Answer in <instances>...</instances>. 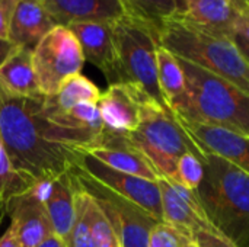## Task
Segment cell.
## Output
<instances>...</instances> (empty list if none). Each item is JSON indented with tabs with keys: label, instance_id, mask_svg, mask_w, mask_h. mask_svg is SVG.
Listing matches in <instances>:
<instances>
[{
	"label": "cell",
	"instance_id": "6da1fadb",
	"mask_svg": "<svg viewBox=\"0 0 249 247\" xmlns=\"http://www.w3.org/2000/svg\"><path fill=\"white\" fill-rule=\"evenodd\" d=\"M42 102L44 96H18L0 84V137L13 167L32 185L70 172L80 156L48 138Z\"/></svg>",
	"mask_w": 249,
	"mask_h": 247
},
{
	"label": "cell",
	"instance_id": "7a4b0ae2",
	"mask_svg": "<svg viewBox=\"0 0 249 247\" xmlns=\"http://www.w3.org/2000/svg\"><path fill=\"white\" fill-rule=\"evenodd\" d=\"M178 60L185 74V96L172 109L174 115L249 137V95L194 63Z\"/></svg>",
	"mask_w": 249,
	"mask_h": 247
},
{
	"label": "cell",
	"instance_id": "3957f363",
	"mask_svg": "<svg viewBox=\"0 0 249 247\" xmlns=\"http://www.w3.org/2000/svg\"><path fill=\"white\" fill-rule=\"evenodd\" d=\"M204 176L196 194L214 227L235 247H249V175L206 153Z\"/></svg>",
	"mask_w": 249,
	"mask_h": 247
},
{
	"label": "cell",
	"instance_id": "277c9868",
	"mask_svg": "<svg viewBox=\"0 0 249 247\" xmlns=\"http://www.w3.org/2000/svg\"><path fill=\"white\" fill-rule=\"evenodd\" d=\"M158 42L174 55L206 68L249 95V63L233 39L204 32L178 16L159 29Z\"/></svg>",
	"mask_w": 249,
	"mask_h": 247
},
{
	"label": "cell",
	"instance_id": "5b68a950",
	"mask_svg": "<svg viewBox=\"0 0 249 247\" xmlns=\"http://www.w3.org/2000/svg\"><path fill=\"white\" fill-rule=\"evenodd\" d=\"M125 137L152 163L160 178L172 182L178 160L185 153L196 154L201 162L206 159V153L194 143L174 112L160 108L152 99L142 106L139 127Z\"/></svg>",
	"mask_w": 249,
	"mask_h": 247
},
{
	"label": "cell",
	"instance_id": "8992f818",
	"mask_svg": "<svg viewBox=\"0 0 249 247\" xmlns=\"http://www.w3.org/2000/svg\"><path fill=\"white\" fill-rule=\"evenodd\" d=\"M118 52L120 83L142 89L160 108L172 112L160 92L158 80V35L149 26L128 16L114 22Z\"/></svg>",
	"mask_w": 249,
	"mask_h": 247
},
{
	"label": "cell",
	"instance_id": "52a82bcc",
	"mask_svg": "<svg viewBox=\"0 0 249 247\" xmlns=\"http://www.w3.org/2000/svg\"><path fill=\"white\" fill-rule=\"evenodd\" d=\"M163 223L175 227L198 247H235L210 221L196 191L159 178Z\"/></svg>",
	"mask_w": 249,
	"mask_h": 247
},
{
	"label": "cell",
	"instance_id": "ba28073f",
	"mask_svg": "<svg viewBox=\"0 0 249 247\" xmlns=\"http://www.w3.org/2000/svg\"><path fill=\"white\" fill-rule=\"evenodd\" d=\"M32 64L41 93L51 96L69 77L80 74L85 57L71 31L57 25L32 49Z\"/></svg>",
	"mask_w": 249,
	"mask_h": 247
},
{
	"label": "cell",
	"instance_id": "9c48e42d",
	"mask_svg": "<svg viewBox=\"0 0 249 247\" xmlns=\"http://www.w3.org/2000/svg\"><path fill=\"white\" fill-rule=\"evenodd\" d=\"M73 170V169H71ZM82 188L90 194L114 227L121 247H149V236L158 221L139 205L111 192L102 185L76 173Z\"/></svg>",
	"mask_w": 249,
	"mask_h": 247
},
{
	"label": "cell",
	"instance_id": "30bf717a",
	"mask_svg": "<svg viewBox=\"0 0 249 247\" xmlns=\"http://www.w3.org/2000/svg\"><path fill=\"white\" fill-rule=\"evenodd\" d=\"M73 170L139 205L158 223H163L162 197L158 182L115 170L86 153H80Z\"/></svg>",
	"mask_w": 249,
	"mask_h": 247
},
{
	"label": "cell",
	"instance_id": "8fae6325",
	"mask_svg": "<svg viewBox=\"0 0 249 247\" xmlns=\"http://www.w3.org/2000/svg\"><path fill=\"white\" fill-rule=\"evenodd\" d=\"M73 172V170H71ZM76 176V175H74ZM74 199V221L69 236V247H121L109 220L95 199L79 183Z\"/></svg>",
	"mask_w": 249,
	"mask_h": 247
},
{
	"label": "cell",
	"instance_id": "7c38bea8",
	"mask_svg": "<svg viewBox=\"0 0 249 247\" xmlns=\"http://www.w3.org/2000/svg\"><path fill=\"white\" fill-rule=\"evenodd\" d=\"M147 99L150 98L134 84H109L98 102L104 131L118 135L131 134L140 124L142 106Z\"/></svg>",
	"mask_w": 249,
	"mask_h": 247
},
{
	"label": "cell",
	"instance_id": "4fadbf2b",
	"mask_svg": "<svg viewBox=\"0 0 249 247\" xmlns=\"http://www.w3.org/2000/svg\"><path fill=\"white\" fill-rule=\"evenodd\" d=\"M67 28L76 36L85 61L99 68L109 84L120 83L114 22H73Z\"/></svg>",
	"mask_w": 249,
	"mask_h": 247
},
{
	"label": "cell",
	"instance_id": "5bb4252c",
	"mask_svg": "<svg viewBox=\"0 0 249 247\" xmlns=\"http://www.w3.org/2000/svg\"><path fill=\"white\" fill-rule=\"evenodd\" d=\"M7 215L22 247H36L54 233L39 185L9 201Z\"/></svg>",
	"mask_w": 249,
	"mask_h": 247
},
{
	"label": "cell",
	"instance_id": "9a60e30c",
	"mask_svg": "<svg viewBox=\"0 0 249 247\" xmlns=\"http://www.w3.org/2000/svg\"><path fill=\"white\" fill-rule=\"evenodd\" d=\"M80 153H86L101 163L133 176L153 182H158L160 178L152 163L133 144H130L125 135L104 131L93 146Z\"/></svg>",
	"mask_w": 249,
	"mask_h": 247
},
{
	"label": "cell",
	"instance_id": "2e32d148",
	"mask_svg": "<svg viewBox=\"0 0 249 247\" xmlns=\"http://www.w3.org/2000/svg\"><path fill=\"white\" fill-rule=\"evenodd\" d=\"M177 119L204 153L222 157L249 175V137L220 127Z\"/></svg>",
	"mask_w": 249,
	"mask_h": 247
},
{
	"label": "cell",
	"instance_id": "e0dca14e",
	"mask_svg": "<svg viewBox=\"0 0 249 247\" xmlns=\"http://www.w3.org/2000/svg\"><path fill=\"white\" fill-rule=\"evenodd\" d=\"M39 186L53 230L67 243L74 221V199L77 191L76 176L70 170L51 182L41 183Z\"/></svg>",
	"mask_w": 249,
	"mask_h": 247
},
{
	"label": "cell",
	"instance_id": "ac0fdd59",
	"mask_svg": "<svg viewBox=\"0 0 249 247\" xmlns=\"http://www.w3.org/2000/svg\"><path fill=\"white\" fill-rule=\"evenodd\" d=\"M182 17L204 32L233 39L239 10L235 0H187Z\"/></svg>",
	"mask_w": 249,
	"mask_h": 247
},
{
	"label": "cell",
	"instance_id": "d6986e66",
	"mask_svg": "<svg viewBox=\"0 0 249 247\" xmlns=\"http://www.w3.org/2000/svg\"><path fill=\"white\" fill-rule=\"evenodd\" d=\"M57 26L41 0H18L13 10L7 39L18 47L34 49L35 45Z\"/></svg>",
	"mask_w": 249,
	"mask_h": 247
},
{
	"label": "cell",
	"instance_id": "ffe728a7",
	"mask_svg": "<svg viewBox=\"0 0 249 247\" xmlns=\"http://www.w3.org/2000/svg\"><path fill=\"white\" fill-rule=\"evenodd\" d=\"M57 25L73 22H115L125 16L120 0H44Z\"/></svg>",
	"mask_w": 249,
	"mask_h": 247
},
{
	"label": "cell",
	"instance_id": "44dd1931",
	"mask_svg": "<svg viewBox=\"0 0 249 247\" xmlns=\"http://www.w3.org/2000/svg\"><path fill=\"white\" fill-rule=\"evenodd\" d=\"M0 84L13 95L23 98L44 96L32 64V49L16 47L0 67Z\"/></svg>",
	"mask_w": 249,
	"mask_h": 247
},
{
	"label": "cell",
	"instance_id": "7402d4cb",
	"mask_svg": "<svg viewBox=\"0 0 249 247\" xmlns=\"http://www.w3.org/2000/svg\"><path fill=\"white\" fill-rule=\"evenodd\" d=\"M125 16L142 22L152 31L159 29L169 20L182 16L187 0H120Z\"/></svg>",
	"mask_w": 249,
	"mask_h": 247
},
{
	"label": "cell",
	"instance_id": "603a6c76",
	"mask_svg": "<svg viewBox=\"0 0 249 247\" xmlns=\"http://www.w3.org/2000/svg\"><path fill=\"white\" fill-rule=\"evenodd\" d=\"M102 92L82 73L69 77L58 90L44 98L45 111H66L80 103H98Z\"/></svg>",
	"mask_w": 249,
	"mask_h": 247
},
{
	"label": "cell",
	"instance_id": "cb8c5ba5",
	"mask_svg": "<svg viewBox=\"0 0 249 247\" xmlns=\"http://www.w3.org/2000/svg\"><path fill=\"white\" fill-rule=\"evenodd\" d=\"M158 80L160 92L172 111L185 96V74L177 55L163 47H158Z\"/></svg>",
	"mask_w": 249,
	"mask_h": 247
},
{
	"label": "cell",
	"instance_id": "d4e9b609",
	"mask_svg": "<svg viewBox=\"0 0 249 247\" xmlns=\"http://www.w3.org/2000/svg\"><path fill=\"white\" fill-rule=\"evenodd\" d=\"M34 186L13 167L0 137V201L7 205L9 201L29 192Z\"/></svg>",
	"mask_w": 249,
	"mask_h": 247
},
{
	"label": "cell",
	"instance_id": "484cf974",
	"mask_svg": "<svg viewBox=\"0 0 249 247\" xmlns=\"http://www.w3.org/2000/svg\"><path fill=\"white\" fill-rule=\"evenodd\" d=\"M204 176L203 162L193 153H185L177 165L175 183L182 185L190 191H197Z\"/></svg>",
	"mask_w": 249,
	"mask_h": 247
},
{
	"label": "cell",
	"instance_id": "4316f807",
	"mask_svg": "<svg viewBox=\"0 0 249 247\" xmlns=\"http://www.w3.org/2000/svg\"><path fill=\"white\" fill-rule=\"evenodd\" d=\"M149 247H198L194 240L166 223H158L149 236Z\"/></svg>",
	"mask_w": 249,
	"mask_h": 247
},
{
	"label": "cell",
	"instance_id": "83f0119b",
	"mask_svg": "<svg viewBox=\"0 0 249 247\" xmlns=\"http://www.w3.org/2000/svg\"><path fill=\"white\" fill-rule=\"evenodd\" d=\"M18 0H0V38L7 39L9 25Z\"/></svg>",
	"mask_w": 249,
	"mask_h": 247
},
{
	"label": "cell",
	"instance_id": "f1b7e54d",
	"mask_svg": "<svg viewBox=\"0 0 249 247\" xmlns=\"http://www.w3.org/2000/svg\"><path fill=\"white\" fill-rule=\"evenodd\" d=\"M235 3L239 10V22H238L236 33L249 41V4L244 3L242 0H235Z\"/></svg>",
	"mask_w": 249,
	"mask_h": 247
},
{
	"label": "cell",
	"instance_id": "f546056e",
	"mask_svg": "<svg viewBox=\"0 0 249 247\" xmlns=\"http://www.w3.org/2000/svg\"><path fill=\"white\" fill-rule=\"evenodd\" d=\"M0 247H22L20 242L18 240V237L10 226L7 227L4 234L0 237Z\"/></svg>",
	"mask_w": 249,
	"mask_h": 247
},
{
	"label": "cell",
	"instance_id": "4dcf8cb0",
	"mask_svg": "<svg viewBox=\"0 0 249 247\" xmlns=\"http://www.w3.org/2000/svg\"><path fill=\"white\" fill-rule=\"evenodd\" d=\"M18 45H15L13 42H10L9 39L0 38V67L1 64L6 61V58L10 55V52L16 48Z\"/></svg>",
	"mask_w": 249,
	"mask_h": 247
},
{
	"label": "cell",
	"instance_id": "1f68e13d",
	"mask_svg": "<svg viewBox=\"0 0 249 247\" xmlns=\"http://www.w3.org/2000/svg\"><path fill=\"white\" fill-rule=\"evenodd\" d=\"M233 42H235V45H236V48L241 51V54L244 55V58L247 60L249 63V41L248 39H245L244 36H241V35H235L233 36Z\"/></svg>",
	"mask_w": 249,
	"mask_h": 247
},
{
	"label": "cell",
	"instance_id": "d6a6232c",
	"mask_svg": "<svg viewBox=\"0 0 249 247\" xmlns=\"http://www.w3.org/2000/svg\"><path fill=\"white\" fill-rule=\"evenodd\" d=\"M36 247H69V246H67V243H66L61 237H58L55 233H53L50 237H47L42 243H39Z\"/></svg>",
	"mask_w": 249,
	"mask_h": 247
},
{
	"label": "cell",
	"instance_id": "836d02e7",
	"mask_svg": "<svg viewBox=\"0 0 249 247\" xmlns=\"http://www.w3.org/2000/svg\"><path fill=\"white\" fill-rule=\"evenodd\" d=\"M6 215H7V205L0 201V227H1V223H3Z\"/></svg>",
	"mask_w": 249,
	"mask_h": 247
},
{
	"label": "cell",
	"instance_id": "e575fe53",
	"mask_svg": "<svg viewBox=\"0 0 249 247\" xmlns=\"http://www.w3.org/2000/svg\"><path fill=\"white\" fill-rule=\"evenodd\" d=\"M244 3H247V4H249V0H242Z\"/></svg>",
	"mask_w": 249,
	"mask_h": 247
},
{
	"label": "cell",
	"instance_id": "d590c367",
	"mask_svg": "<svg viewBox=\"0 0 249 247\" xmlns=\"http://www.w3.org/2000/svg\"><path fill=\"white\" fill-rule=\"evenodd\" d=\"M41 1H44V0H41Z\"/></svg>",
	"mask_w": 249,
	"mask_h": 247
}]
</instances>
